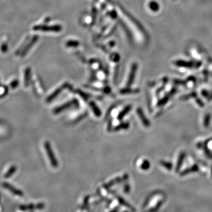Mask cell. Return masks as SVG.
I'll list each match as a JSON object with an SVG mask.
<instances>
[{"mask_svg":"<svg viewBox=\"0 0 212 212\" xmlns=\"http://www.w3.org/2000/svg\"><path fill=\"white\" fill-rule=\"evenodd\" d=\"M17 167L15 166H12L6 172V173L4 175V178L5 179H8L9 178H11L17 171Z\"/></svg>","mask_w":212,"mask_h":212,"instance_id":"3957f363","label":"cell"},{"mask_svg":"<svg viewBox=\"0 0 212 212\" xmlns=\"http://www.w3.org/2000/svg\"><path fill=\"white\" fill-rule=\"evenodd\" d=\"M2 186L4 189L8 190L9 192H10L12 194H13L14 195H16L18 196H22L24 195V193L21 190L17 189L16 188H15L14 186H13L12 185L9 184L8 183H6V182L2 183Z\"/></svg>","mask_w":212,"mask_h":212,"instance_id":"7a4b0ae2","label":"cell"},{"mask_svg":"<svg viewBox=\"0 0 212 212\" xmlns=\"http://www.w3.org/2000/svg\"><path fill=\"white\" fill-rule=\"evenodd\" d=\"M138 113H139V115L140 119L142 118V121L143 122L144 124H145L146 126H147L149 124V122H148V121L147 120H146V119H144V114H143V112L142 111L141 112V111L140 110H139Z\"/></svg>","mask_w":212,"mask_h":212,"instance_id":"8992f818","label":"cell"},{"mask_svg":"<svg viewBox=\"0 0 212 212\" xmlns=\"http://www.w3.org/2000/svg\"><path fill=\"white\" fill-rule=\"evenodd\" d=\"M44 147H45V151L47 152V154L48 155V158L50 159L51 165L54 167H57L58 166V162L55 159L54 154L52 152V149L49 142H45Z\"/></svg>","mask_w":212,"mask_h":212,"instance_id":"6da1fadb","label":"cell"},{"mask_svg":"<svg viewBox=\"0 0 212 212\" xmlns=\"http://www.w3.org/2000/svg\"><path fill=\"white\" fill-rule=\"evenodd\" d=\"M18 85V81L17 80H14L11 83V86L12 88H16Z\"/></svg>","mask_w":212,"mask_h":212,"instance_id":"ba28073f","label":"cell"},{"mask_svg":"<svg viewBox=\"0 0 212 212\" xmlns=\"http://www.w3.org/2000/svg\"><path fill=\"white\" fill-rule=\"evenodd\" d=\"M130 107H126L124 110V111H123V112L122 111L121 113V114H120V116H119V119H122V117L126 114V113H127L129 110H130Z\"/></svg>","mask_w":212,"mask_h":212,"instance_id":"52a82bcc","label":"cell"},{"mask_svg":"<svg viewBox=\"0 0 212 212\" xmlns=\"http://www.w3.org/2000/svg\"><path fill=\"white\" fill-rule=\"evenodd\" d=\"M30 80V70L29 68L27 69L25 73V78H24V84L25 87L29 86V82Z\"/></svg>","mask_w":212,"mask_h":212,"instance_id":"277c9868","label":"cell"},{"mask_svg":"<svg viewBox=\"0 0 212 212\" xmlns=\"http://www.w3.org/2000/svg\"><path fill=\"white\" fill-rule=\"evenodd\" d=\"M135 70H136V67H134V68H133V69L132 70V72L130 74V77H129V81H128V86H130V84L133 83V79L134 77Z\"/></svg>","mask_w":212,"mask_h":212,"instance_id":"5b68a950","label":"cell"}]
</instances>
